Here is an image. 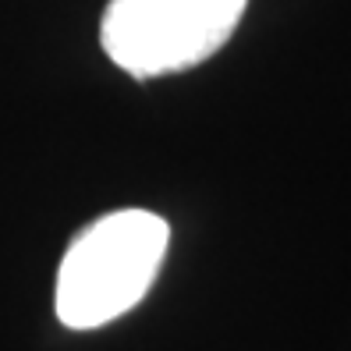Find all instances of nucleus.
Instances as JSON below:
<instances>
[{
    "label": "nucleus",
    "instance_id": "2",
    "mask_svg": "<svg viewBox=\"0 0 351 351\" xmlns=\"http://www.w3.org/2000/svg\"><path fill=\"white\" fill-rule=\"evenodd\" d=\"M249 0H110L99 43L132 78L189 71L234 36Z\"/></svg>",
    "mask_w": 351,
    "mask_h": 351
},
{
    "label": "nucleus",
    "instance_id": "1",
    "mask_svg": "<svg viewBox=\"0 0 351 351\" xmlns=\"http://www.w3.org/2000/svg\"><path fill=\"white\" fill-rule=\"evenodd\" d=\"M171 227L149 210H117L89 223L57 270V316L71 330H96L135 308L156 280Z\"/></svg>",
    "mask_w": 351,
    "mask_h": 351
}]
</instances>
